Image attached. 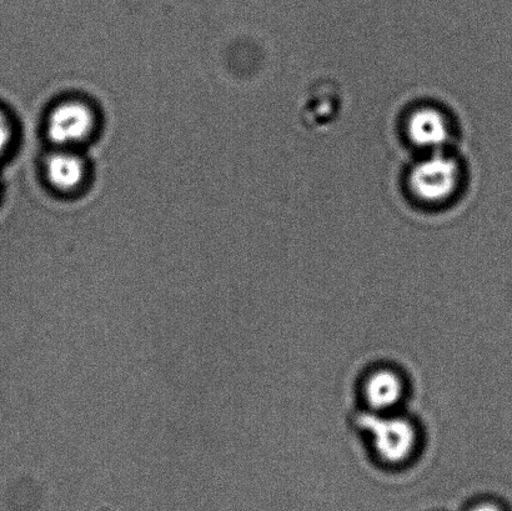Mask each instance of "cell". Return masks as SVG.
Instances as JSON below:
<instances>
[{
  "mask_svg": "<svg viewBox=\"0 0 512 511\" xmlns=\"http://www.w3.org/2000/svg\"><path fill=\"white\" fill-rule=\"evenodd\" d=\"M13 138V127L8 115L0 109V158L7 152Z\"/></svg>",
  "mask_w": 512,
  "mask_h": 511,
  "instance_id": "cell-5",
  "label": "cell"
},
{
  "mask_svg": "<svg viewBox=\"0 0 512 511\" xmlns=\"http://www.w3.org/2000/svg\"><path fill=\"white\" fill-rule=\"evenodd\" d=\"M469 511H503V510H501V508L499 507L498 504L485 502V503H480V504L474 505V507L471 508Z\"/></svg>",
  "mask_w": 512,
  "mask_h": 511,
  "instance_id": "cell-6",
  "label": "cell"
},
{
  "mask_svg": "<svg viewBox=\"0 0 512 511\" xmlns=\"http://www.w3.org/2000/svg\"><path fill=\"white\" fill-rule=\"evenodd\" d=\"M45 173L53 187L59 190H73L84 178L83 160L70 153H57L47 160Z\"/></svg>",
  "mask_w": 512,
  "mask_h": 511,
  "instance_id": "cell-4",
  "label": "cell"
},
{
  "mask_svg": "<svg viewBox=\"0 0 512 511\" xmlns=\"http://www.w3.org/2000/svg\"><path fill=\"white\" fill-rule=\"evenodd\" d=\"M93 125V113L87 104L67 102L58 105L50 114L48 134L53 143L70 145L88 138Z\"/></svg>",
  "mask_w": 512,
  "mask_h": 511,
  "instance_id": "cell-2",
  "label": "cell"
},
{
  "mask_svg": "<svg viewBox=\"0 0 512 511\" xmlns=\"http://www.w3.org/2000/svg\"><path fill=\"white\" fill-rule=\"evenodd\" d=\"M401 374L390 368L373 370L364 380L363 397L371 413H395L405 398Z\"/></svg>",
  "mask_w": 512,
  "mask_h": 511,
  "instance_id": "cell-3",
  "label": "cell"
},
{
  "mask_svg": "<svg viewBox=\"0 0 512 511\" xmlns=\"http://www.w3.org/2000/svg\"><path fill=\"white\" fill-rule=\"evenodd\" d=\"M361 427L370 435L371 447L384 464L403 465L419 448V430L410 419L395 413L364 415Z\"/></svg>",
  "mask_w": 512,
  "mask_h": 511,
  "instance_id": "cell-1",
  "label": "cell"
}]
</instances>
